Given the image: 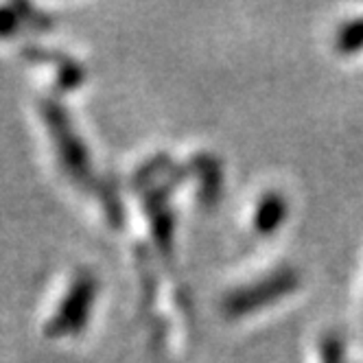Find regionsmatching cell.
<instances>
[{"label": "cell", "mask_w": 363, "mask_h": 363, "mask_svg": "<svg viewBox=\"0 0 363 363\" xmlns=\"http://www.w3.org/2000/svg\"><path fill=\"white\" fill-rule=\"evenodd\" d=\"M287 211L289 206L284 201V197L280 193H269L261 199L254 215V225L261 235H274V232L280 230V225L287 219Z\"/></svg>", "instance_id": "1"}, {"label": "cell", "mask_w": 363, "mask_h": 363, "mask_svg": "<svg viewBox=\"0 0 363 363\" xmlns=\"http://www.w3.org/2000/svg\"><path fill=\"white\" fill-rule=\"evenodd\" d=\"M335 50L344 57H352L363 50V16L344 22L335 35Z\"/></svg>", "instance_id": "2"}, {"label": "cell", "mask_w": 363, "mask_h": 363, "mask_svg": "<svg viewBox=\"0 0 363 363\" xmlns=\"http://www.w3.org/2000/svg\"><path fill=\"white\" fill-rule=\"evenodd\" d=\"M320 361L322 363H346L344 357V342L337 335H326L320 346Z\"/></svg>", "instance_id": "3"}]
</instances>
